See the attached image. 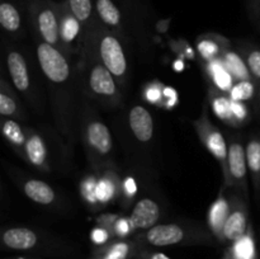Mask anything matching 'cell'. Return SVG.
Listing matches in <instances>:
<instances>
[{"label": "cell", "mask_w": 260, "mask_h": 259, "mask_svg": "<svg viewBox=\"0 0 260 259\" xmlns=\"http://www.w3.org/2000/svg\"><path fill=\"white\" fill-rule=\"evenodd\" d=\"M127 123L135 139L142 145L152 141L155 134L154 117L151 112L142 104H134L127 113Z\"/></svg>", "instance_id": "obj_16"}, {"label": "cell", "mask_w": 260, "mask_h": 259, "mask_svg": "<svg viewBox=\"0 0 260 259\" xmlns=\"http://www.w3.org/2000/svg\"><path fill=\"white\" fill-rule=\"evenodd\" d=\"M132 251H134V243L118 240L106 249L102 259H127Z\"/></svg>", "instance_id": "obj_30"}, {"label": "cell", "mask_w": 260, "mask_h": 259, "mask_svg": "<svg viewBox=\"0 0 260 259\" xmlns=\"http://www.w3.org/2000/svg\"><path fill=\"white\" fill-rule=\"evenodd\" d=\"M161 215V206L154 198L142 197L135 203L128 217L135 230L146 231L152 226L157 225Z\"/></svg>", "instance_id": "obj_17"}, {"label": "cell", "mask_w": 260, "mask_h": 259, "mask_svg": "<svg viewBox=\"0 0 260 259\" xmlns=\"http://www.w3.org/2000/svg\"><path fill=\"white\" fill-rule=\"evenodd\" d=\"M256 102H258V109L260 112V85L258 86V94H256Z\"/></svg>", "instance_id": "obj_38"}, {"label": "cell", "mask_w": 260, "mask_h": 259, "mask_svg": "<svg viewBox=\"0 0 260 259\" xmlns=\"http://www.w3.org/2000/svg\"><path fill=\"white\" fill-rule=\"evenodd\" d=\"M2 135L12 149L23 159L25 142H27V130L19 121L13 118H2Z\"/></svg>", "instance_id": "obj_23"}, {"label": "cell", "mask_w": 260, "mask_h": 259, "mask_svg": "<svg viewBox=\"0 0 260 259\" xmlns=\"http://www.w3.org/2000/svg\"><path fill=\"white\" fill-rule=\"evenodd\" d=\"M246 9L250 19L256 24L260 15V0H246Z\"/></svg>", "instance_id": "obj_34"}, {"label": "cell", "mask_w": 260, "mask_h": 259, "mask_svg": "<svg viewBox=\"0 0 260 259\" xmlns=\"http://www.w3.org/2000/svg\"><path fill=\"white\" fill-rule=\"evenodd\" d=\"M2 241L12 250H32L40 244V235L33 229L15 226L3 231Z\"/></svg>", "instance_id": "obj_19"}, {"label": "cell", "mask_w": 260, "mask_h": 259, "mask_svg": "<svg viewBox=\"0 0 260 259\" xmlns=\"http://www.w3.org/2000/svg\"><path fill=\"white\" fill-rule=\"evenodd\" d=\"M25 13L35 41L48 43L61 50L60 2L32 0L25 5Z\"/></svg>", "instance_id": "obj_6"}, {"label": "cell", "mask_w": 260, "mask_h": 259, "mask_svg": "<svg viewBox=\"0 0 260 259\" xmlns=\"http://www.w3.org/2000/svg\"><path fill=\"white\" fill-rule=\"evenodd\" d=\"M256 24H258L259 27H260V15H259V20H258V23H256Z\"/></svg>", "instance_id": "obj_40"}, {"label": "cell", "mask_w": 260, "mask_h": 259, "mask_svg": "<svg viewBox=\"0 0 260 259\" xmlns=\"http://www.w3.org/2000/svg\"><path fill=\"white\" fill-rule=\"evenodd\" d=\"M137 238L152 246L179 245L185 241L210 240L207 229L197 222H168L157 223L140 234Z\"/></svg>", "instance_id": "obj_7"}, {"label": "cell", "mask_w": 260, "mask_h": 259, "mask_svg": "<svg viewBox=\"0 0 260 259\" xmlns=\"http://www.w3.org/2000/svg\"><path fill=\"white\" fill-rule=\"evenodd\" d=\"M84 43L89 46L102 63L112 73L122 88L129 80V63L126 41L104 27L101 22L85 32Z\"/></svg>", "instance_id": "obj_4"}, {"label": "cell", "mask_w": 260, "mask_h": 259, "mask_svg": "<svg viewBox=\"0 0 260 259\" xmlns=\"http://www.w3.org/2000/svg\"><path fill=\"white\" fill-rule=\"evenodd\" d=\"M66 2H68L71 12L84 25L85 30L90 29L91 27L98 24L99 20L96 17L94 0H66Z\"/></svg>", "instance_id": "obj_25"}, {"label": "cell", "mask_w": 260, "mask_h": 259, "mask_svg": "<svg viewBox=\"0 0 260 259\" xmlns=\"http://www.w3.org/2000/svg\"><path fill=\"white\" fill-rule=\"evenodd\" d=\"M230 47V41L217 33H205L197 40V51L205 63L222 58L225 51Z\"/></svg>", "instance_id": "obj_21"}, {"label": "cell", "mask_w": 260, "mask_h": 259, "mask_svg": "<svg viewBox=\"0 0 260 259\" xmlns=\"http://www.w3.org/2000/svg\"><path fill=\"white\" fill-rule=\"evenodd\" d=\"M228 174L223 178V185L236 190L249 201V169L246 161V150L241 135L228 132Z\"/></svg>", "instance_id": "obj_8"}, {"label": "cell", "mask_w": 260, "mask_h": 259, "mask_svg": "<svg viewBox=\"0 0 260 259\" xmlns=\"http://www.w3.org/2000/svg\"><path fill=\"white\" fill-rule=\"evenodd\" d=\"M7 173L23 195L32 202L48 208H62L65 201L60 193L45 180L24 174L13 167H7Z\"/></svg>", "instance_id": "obj_10"}, {"label": "cell", "mask_w": 260, "mask_h": 259, "mask_svg": "<svg viewBox=\"0 0 260 259\" xmlns=\"http://www.w3.org/2000/svg\"><path fill=\"white\" fill-rule=\"evenodd\" d=\"M61 23H60V36H61V51L71 58L80 56L81 50L85 40V28L81 24L80 20L71 12L66 0L60 2Z\"/></svg>", "instance_id": "obj_11"}, {"label": "cell", "mask_w": 260, "mask_h": 259, "mask_svg": "<svg viewBox=\"0 0 260 259\" xmlns=\"http://www.w3.org/2000/svg\"><path fill=\"white\" fill-rule=\"evenodd\" d=\"M207 101L210 104L211 109H212L213 114L217 117L218 119L225 122L230 127H235L239 128L238 121H236L235 116H234L233 111V98L230 96V93L228 91L218 90V89L210 86L207 94Z\"/></svg>", "instance_id": "obj_20"}, {"label": "cell", "mask_w": 260, "mask_h": 259, "mask_svg": "<svg viewBox=\"0 0 260 259\" xmlns=\"http://www.w3.org/2000/svg\"><path fill=\"white\" fill-rule=\"evenodd\" d=\"M22 0H0V25L12 40H22L25 36V22Z\"/></svg>", "instance_id": "obj_14"}, {"label": "cell", "mask_w": 260, "mask_h": 259, "mask_svg": "<svg viewBox=\"0 0 260 259\" xmlns=\"http://www.w3.org/2000/svg\"><path fill=\"white\" fill-rule=\"evenodd\" d=\"M25 130H27V142H25L23 160L40 172L51 173L52 168L48 159V146L45 137L38 130L30 127H25Z\"/></svg>", "instance_id": "obj_15"}, {"label": "cell", "mask_w": 260, "mask_h": 259, "mask_svg": "<svg viewBox=\"0 0 260 259\" xmlns=\"http://www.w3.org/2000/svg\"><path fill=\"white\" fill-rule=\"evenodd\" d=\"M36 61L47 86L53 123L62 144L73 149L79 139V116L83 94L78 61L48 43L35 41Z\"/></svg>", "instance_id": "obj_1"}, {"label": "cell", "mask_w": 260, "mask_h": 259, "mask_svg": "<svg viewBox=\"0 0 260 259\" xmlns=\"http://www.w3.org/2000/svg\"><path fill=\"white\" fill-rule=\"evenodd\" d=\"M108 229L109 228H107V226H104V225L94 229V230L91 231V239H93V240L98 244L107 241V239L109 238Z\"/></svg>", "instance_id": "obj_35"}, {"label": "cell", "mask_w": 260, "mask_h": 259, "mask_svg": "<svg viewBox=\"0 0 260 259\" xmlns=\"http://www.w3.org/2000/svg\"><path fill=\"white\" fill-rule=\"evenodd\" d=\"M238 51L243 56L251 78L256 85H260V46L251 45L248 42H241Z\"/></svg>", "instance_id": "obj_28"}, {"label": "cell", "mask_w": 260, "mask_h": 259, "mask_svg": "<svg viewBox=\"0 0 260 259\" xmlns=\"http://www.w3.org/2000/svg\"><path fill=\"white\" fill-rule=\"evenodd\" d=\"M79 139L94 170L113 169V137L106 122L83 95L79 116Z\"/></svg>", "instance_id": "obj_3"}, {"label": "cell", "mask_w": 260, "mask_h": 259, "mask_svg": "<svg viewBox=\"0 0 260 259\" xmlns=\"http://www.w3.org/2000/svg\"><path fill=\"white\" fill-rule=\"evenodd\" d=\"M78 69L80 90L85 98L106 109L121 106L122 86L86 43L78 58Z\"/></svg>", "instance_id": "obj_2"}, {"label": "cell", "mask_w": 260, "mask_h": 259, "mask_svg": "<svg viewBox=\"0 0 260 259\" xmlns=\"http://www.w3.org/2000/svg\"><path fill=\"white\" fill-rule=\"evenodd\" d=\"M234 101V99H233ZM233 111L236 121H238L239 127L244 126L250 121V109L246 106V102L234 101L233 102Z\"/></svg>", "instance_id": "obj_31"}, {"label": "cell", "mask_w": 260, "mask_h": 259, "mask_svg": "<svg viewBox=\"0 0 260 259\" xmlns=\"http://www.w3.org/2000/svg\"><path fill=\"white\" fill-rule=\"evenodd\" d=\"M208 106L210 104L206 99L205 103H203L201 116L197 119H194L192 124L203 146L218 161L221 169H222L223 178H225L226 174H228V139L221 132V130L211 121L210 113H208Z\"/></svg>", "instance_id": "obj_9"}, {"label": "cell", "mask_w": 260, "mask_h": 259, "mask_svg": "<svg viewBox=\"0 0 260 259\" xmlns=\"http://www.w3.org/2000/svg\"><path fill=\"white\" fill-rule=\"evenodd\" d=\"M258 85L254 80L238 81L234 84L233 89L230 90V96L234 101L249 102L256 98L258 94Z\"/></svg>", "instance_id": "obj_29"}, {"label": "cell", "mask_w": 260, "mask_h": 259, "mask_svg": "<svg viewBox=\"0 0 260 259\" xmlns=\"http://www.w3.org/2000/svg\"><path fill=\"white\" fill-rule=\"evenodd\" d=\"M229 207H230V203H229V200H226L222 189L218 195L217 200L212 203L210 212H208V221H210L211 229L220 239L221 235H222V228L223 223H225L226 216H228Z\"/></svg>", "instance_id": "obj_27"}, {"label": "cell", "mask_w": 260, "mask_h": 259, "mask_svg": "<svg viewBox=\"0 0 260 259\" xmlns=\"http://www.w3.org/2000/svg\"><path fill=\"white\" fill-rule=\"evenodd\" d=\"M205 66H206V73H207V78L210 79L211 83H212V85L211 86L218 89V90L230 93L234 84H235V80H234L230 71L226 69L222 58L212 61V62H206Z\"/></svg>", "instance_id": "obj_24"}, {"label": "cell", "mask_w": 260, "mask_h": 259, "mask_svg": "<svg viewBox=\"0 0 260 259\" xmlns=\"http://www.w3.org/2000/svg\"><path fill=\"white\" fill-rule=\"evenodd\" d=\"M142 256H144V259H170L169 256L165 255L164 253H160V251H147Z\"/></svg>", "instance_id": "obj_37"}, {"label": "cell", "mask_w": 260, "mask_h": 259, "mask_svg": "<svg viewBox=\"0 0 260 259\" xmlns=\"http://www.w3.org/2000/svg\"><path fill=\"white\" fill-rule=\"evenodd\" d=\"M245 150L249 175H250L256 198L260 200V134L251 132L249 135L245 144Z\"/></svg>", "instance_id": "obj_22"}, {"label": "cell", "mask_w": 260, "mask_h": 259, "mask_svg": "<svg viewBox=\"0 0 260 259\" xmlns=\"http://www.w3.org/2000/svg\"><path fill=\"white\" fill-rule=\"evenodd\" d=\"M124 5L127 7L128 12H134L136 14H141L144 8V0H126Z\"/></svg>", "instance_id": "obj_36"}, {"label": "cell", "mask_w": 260, "mask_h": 259, "mask_svg": "<svg viewBox=\"0 0 260 259\" xmlns=\"http://www.w3.org/2000/svg\"><path fill=\"white\" fill-rule=\"evenodd\" d=\"M229 203H230V207H229L228 216H226L225 223H223L221 239L229 241V243H235L248 233V229L250 226L249 201H246L243 195L236 190H231Z\"/></svg>", "instance_id": "obj_12"}, {"label": "cell", "mask_w": 260, "mask_h": 259, "mask_svg": "<svg viewBox=\"0 0 260 259\" xmlns=\"http://www.w3.org/2000/svg\"><path fill=\"white\" fill-rule=\"evenodd\" d=\"M132 230H135V229L129 221V217H117L113 226H112V231H114L118 236H126Z\"/></svg>", "instance_id": "obj_33"}, {"label": "cell", "mask_w": 260, "mask_h": 259, "mask_svg": "<svg viewBox=\"0 0 260 259\" xmlns=\"http://www.w3.org/2000/svg\"><path fill=\"white\" fill-rule=\"evenodd\" d=\"M222 61L225 63L226 69L230 71V74L233 75L235 83L238 81H244V80H253L250 73H249L248 68H246V63L244 61L243 56L240 55V52H236L233 48H228L225 51V53L222 55Z\"/></svg>", "instance_id": "obj_26"}, {"label": "cell", "mask_w": 260, "mask_h": 259, "mask_svg": "<svg viewBox=\"0 0 260 259\" xmlns=\"http://www.w3.org/2000/svg\"><path fill=\"white\" fill-rule=\"evenodd\" d=\"M144 96L146 101H149L150 103L154 104H159V103H164L165 101V90H162L161 86L157 85V84H154L150 86L149 89H146L144 93Z\"/></svg>", "instance_id": "obj_32"}, {"label": "cell", "mask_w": 260, "mask_h": 259, "mask_svg": "<svg viewBox=\"0 0 260 259\" xmlns=\"http://www.w3.org/2000/svg\"><path fill=\"white\" fill-rule=\"evenodd\" d=\"M0 116L2 118H13L19 122L28 119V113L17 90L12 88L5 76L0 79Z\"/></svg>", "instance_id": "obj_18"}, {"label": "cell", "mask_w": 260, "mask_h": 259, "mask_svg": "<svg viewBox=\"0 0 260 259\" xmlns=\"http://www.w3.org/2000/svg\"><path fill=\"white\" fill-rule=\"evenodd\" d=\"M94 5L99 22L128 43L131 40L127 18L128 9L124 3L122 4L118 0H94Z\"/></svg>", "instance_id": "obj_13"}, {"label": "cell", "mask_w": 260, "mask_h": 259, "mask_svg": "<svg viewBox=\"0 0 260 259\" xmlns=\"http://www.w3.org/2000/svg\"><path fill=\"white\" fill-rule=\"evenodd\" d=\"M5 66L13 88L37 113L45 109L43 95L40 89V81L36 79L35 71L29 60L20 47L12 42H7L4 50Z\"/></svg>", "instance_id": "obj_5"}, {"label": "cell", "mask_w": 260, "mask_h": 259, "mask_svg": "<svg viewBox=\"0 0 260 259\" xmlns=\"http://www.w3.org/2000/svg\"><path fill=\"white\" fill-rule=\"evenodd\" d=\"M22 2H23V3H24V4H25V5H27V4H28V3H29V2H32V0H22Z\"/></svg>", "instance_id": "obj_39"}]
</instances>
